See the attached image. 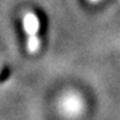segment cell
Wrapping results in <instances>:
<instances>
[{
	"instance_id": "6da1fadb",
	"label": "cell",
	"mask_w": 120,
	"mask_h": 120,
	"mask_svg": "<svg viewBox=\"0 0 120 120\" xmlns=\"http://www.w3.org/2000/svg\"><path fill=\"white\" fill-rule=\"evenodd\" d=\"M23 27L26 28V31L28 32L30 34V41H28V48L31 52H36V49L38 48V44L39 42L37 39V31H38V27H39V21H38V17L28 12L25 17H23Z\"/></svg>"
},
{
	"instance_id": "7a4b0ae2",
	"label": "cell",
	"mask_w": 120,
	"mask_h": 120,
	"mask_svg": "<svg viewBox=\"0 0 120 120\" xmlns=\"http://www.w3.org/2000/svg\"><path fill=\"white\" fill-rule=\"evenodd\" d=\"M91 1H97V0H91Z\"/></svg>"
}]
</instances>
